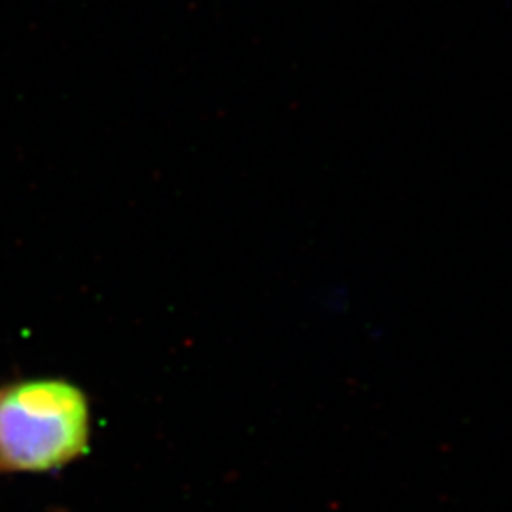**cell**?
<instances>
[{
	"label": "cell",
	"instance_id": "6da1fadb",
	"mask_svg": "<svg viewBox=\"0 0 512 512\" xmlns=\"http://www.w3.org/2000/svg\"><path fill=\"white\" fill-rule=\"evenodd\" d=\"M90 437L84 393L63 380L0 389V467L50 471L78 458Z\"/></svg>",
	"mask_w": 512,
	"mask_h": 512
}]
</instances>
